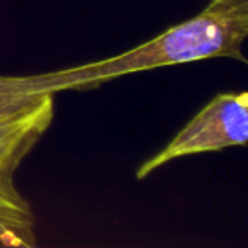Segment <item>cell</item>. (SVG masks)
<instances>
[{
    "label": "cell",
    "instance_id": "3957f363",
    "mask_svg": "<svg viewBox=\"0 0 248 248\" xmlns=\"http://www.w3.org/2000/svg\"><path fill=\"white\" fill-rule=\"evenodd\" d=\"M247 140L248 93H219L173 136L162 152L146 160L136 170V179L143 180L156 169L175 158L221 152L230 146H243L247 145Z\"/></svg>",
    "mask_w": 248,
    "mask_h": 248
},
{
    "label": "cell",
    "instance_id": "6da1fadb",
    "mask_svg": "<svg viewBox=\"0 0 248 248\" xmlns=\"http://www.w3.org/2000/svg\"><path fill=\"white\" fill-rule=\"evenodd\" d=\"M248 38V0H209L197 16L112 58L24 77L31 90L58 93L89 90L138 72L207 58L247 63L241 46Z\"/></svg>",
    "mask_w": 248,
    "mask_h": 248
},
{
    "label": "cell",
    "instance_id": "277c9868",
    "mask_svg": "<svg viewBox=\"0 0 248 248\" xmlns=\"http://www.w3.org/2000/svg\"><path fill=\"white\" fill-rule=\"evenodd\" d=\"M36 240V216L21 192L0 190V248H32Z\"/></svg>",
    "mask_w": 248,
    "mask_h": 248
},
{
    "label": "cell",
    "instance_id": "7a4b0ae2",
    "mask_svg": "<svg viewBox=\"0 0 248 248\" xmlns=\"http://www.w3.org/2000/svg\"><path fill=\"white\" fill-rule=\"evenodd\" d=\"M53 119L55 93L31 90L24 77L0 75V190H19L16 173Z\"/></svg>",
    "mask_w": 248,
    "mask_h": 248
}]
</instances>
